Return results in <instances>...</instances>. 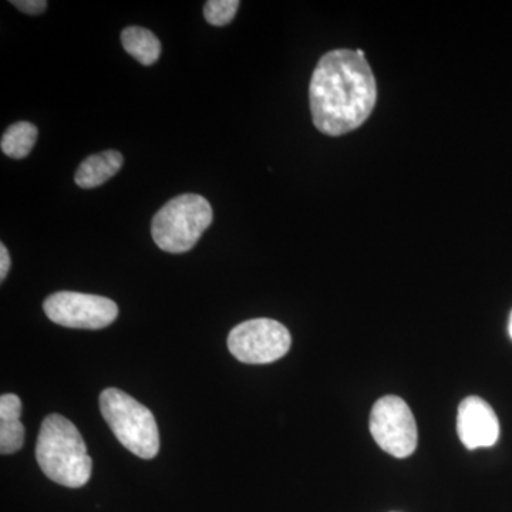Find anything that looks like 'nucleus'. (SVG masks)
Segmentation results:
<instances>
[{"label":"nucleus","instance_id":"obj_12","mask_svg":"<svg viewBox=\"0 0 512 512\" xmlns=\"http://www.w3.org/2000/svg\"><path fill=\"white\" fill-rule=\"evenodd\" d=\"M37 140V128L35 124L28 121H19L12 124L8 130L3 133L0 147L3 153L10 158L20 160L28 157L32 148L35 147Z\"/></svg>","mask_w":512,"mask_h":512},{"label":"nucleus","instance_id":"obj_2","mask_svg":"<svg viewBox=\"0 0 512 512\" xmlns=\"http://www.w3.org/2000/svg\"><path fill=\"white\" fill-rule=\"evenodd\" d=\"M36 458L46 477L64 487H83L92 477L93 460L82 434L60 414H50L43 420Z\"/></svg>","mask_w":512,"mask_h":512},{"label":"nucleus","instance_id":"obj_11","mask_svg":"<svg viewBox=\"0 0 512 512\" xmlns=\"http://www.w3.org/2000/svg\"><path fill=\"white\" fill-rule=\"evenodd\" d=\"M121 43L128 55L144 66H151L160 59L161 43L151 30L130 26L121 33Z\"/></svg>","mask_w":512,"mask_h":512},{"label":"nucleus","instance_id":"obj_13","mask_svg":"<svg viewBox=\"0 0 512 512\" xmlns=\"http://www.w3.org/2000/svg\"><path fill=\"white\" fill-rule=\"evenodd\" d=\"M239 5L238 0H210L204 6L205 20L218 28L228 25L237 15Z\"/></svg>","mask_w":512,"mask_h":512},{"label":"nucleus","instance_id":"obj_6","mask_svg":"<svg viewBox=\"0 0 512 512\" xmlns=\"http://www.w3.org/2000/svg\"><path fill=\"white\" fill-rule=\"evenodd\" d=\"M370 433L383 451L396 458L412 456L417 448V424L410 407L397 396L376 402L370 413Z\"/></svg>","mask_w":512,"mask_h":512},{"label":"nucleus","instance_id":"obj_10","mask_svg":"<svg viewBox=\"0 0 512 512\" xmlns=\"http://www.w3.org/2000/svg\"><path fill=\"white\" fill-rule=\"evenodd\" d=\"M22 402L16 394L0 397V451L13 454L25 443V426L20 421Z\"/></svg>","mask_w":512,"mask_h":512},{"label":"nucleus","instance_id":"obj_9","mask_svg":"<svg viewBox=\"0 0 512 512\" xmlns=\"http://www.w3.org/2000/svg\"><path fill=\"white\" fill-rule=\"evenodd\" d=\"M123 161L119 151L109 150L93 154L80 164L79 170L74 175V181L80 188H86V190L100 187L119 173L123 167Z\"/></svg>","mask_w":512,"mask_h":512},{"label":"nucleus","instance_id":"obj_1","mask_svg":"<svg viewBox=\"0 0 512 512\" xmlns=\"http://www.w3.org/2000/svg\"><path fill=\"white\" fill-rule=\"evenodd\" d=\"M376 100V79L362 50H332L319 60L309 101L320 133L339 137L356 130L369 119Z\"/></svg>","mask_w":512,"mask_h":512},{"label":"nucleus","instance_id":"obj_15","mask_svg":"<svg viewBox=\"0 0 512 512\" xmlns=\"http://www.w3.org/2000/svg\"><path fill=\"white\" fill-rule=\"evenodd\" d=\"M10 269V255L8 248L0 244V281H5Z\"/></svg>","mask_w":512,"mask_h":512},{"label":"nucleus","instance_id":"obj_3","mask_svg":"<svg viewBox=\"0 0 512 512\" xmlns=\"http://www.w3.org/2000/svg\"><path fill=\"white\" fill-rule=\"evenodd\" d=\"M100 412L117 440L131 453L151 460L160 450V433L154 414L130 394L106 389L100 394Z\"/></svg>","mask_w":512,"mask_h":512},{"label":"nucleus","instance_id":"obj_8","mask_svg":"<svg viewBox=\"0 0 512 512\" xmlns=\"http://www.w3.org/2000/svg\"><path fill=\"white\" fill-rule=\"evenodd\" d=\"M457 433L468 450L491 447L500 437V421L490 404L470 396L458 407Z\"/></svg>","mask_w":512,"mask_h":512},{"label":"nucleus","instance_id":"obj_14","mask_svg":"<svg viewBox=\"0 0 512 512\" xmlns=\"http://www.w3.org/2000/svg\"><path fill=\"white\" fill-rule=\"evenodd\" d=\"M10 3L22 12L28 13V15H40L47 8L45 0H12Z\"/></svg>","mask_w":512,"mask_h":512},{"label":"nucleus","instance_id":"obj_5","mask_svg":"<svg viewBox=\"0 0 512 512\" xmlns=\"http://www.w3.org/2000/svg\"><path fill=\"white\" fill-rule=\"evenodd\" d=\"M291 345V333L274 319L247 320L235 326L228 336L229 352L247 365H266L282 359Z\"/></svg>","mask_w":512,"mask_h":512},{"label":"nucleus","instance_id":"obj_4","mask_svg":"<svg viewBox=\"0 0 512 512\" xmlns=\"http://www.w3.org/2000/svg\"><path fill=\"white\" fill-rule=\"evenodd\" d=\"M210 202L197 194H184L168 201L151 224L157 247L168 254H184L200 241L212 224Z\"/></svg>","mask_w":512,"mask_h":512},{"label":"nucleus","instance_id":"obj_7","mask_svg":"<svg viewBox=\"0 0 512 512\" xmlns=\"http://www.w3.org/2000/svg\"><path fill=\"white\" fill-rule=\"evenodd\" d=\"M47 318L57 325L72 329L107 328L119 316L116 302L99 295L79 292H57L43 303Z\"/></svg>","mask_w":512,"mask_h":512},{"label":"nucleus","instance_id":"obj_16","mask_svg":"<svg viewBox=\"0 0 512 512\" xmlns=\"http://www.w3.org/2000/svg\"><path fill=\"white\" fill-rule=\"evenodd\" d=\"M508 330H510V336L512 339V313H511V318H510V326H508Z\"/></svg>","mask_w":512,"mask_h":512}]
</instances>
